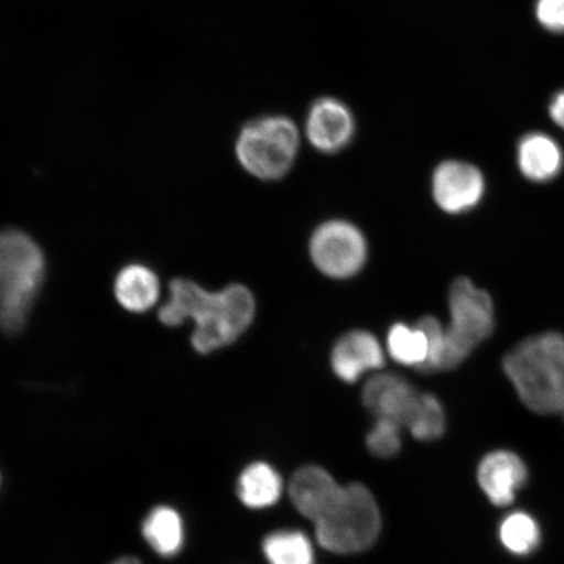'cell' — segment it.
<instances>
[{
  "mask_svg": "<svg viewBox=\"0 0 564 564\" xmlns=\"http://www.w3.org/2000/svg\"><path fill=\"white\" fill-rule=\"evenodd\" d=\"M257 302L249 288L231 284L221 291H206L195 281L174 279L169 299L159 310L166 327H181L187 319L195 324L192 345L199 355L229 347L250 328Z\"/></svg>",
  "mask_w": 564,
  "mask_h": 564,
  "instance_id": "obj_1",
  "label": "cell"
},
{
  "mask_svg": "<svg viewBox=\"0 0 564 564\" xmlns=\"http://www.w3.org/2000/svg\"><path fill=\"white\" fill-rule=\"evenodd\" d=\"M503 370L521 403L538 414L564 412V337L525 338L503 359Z\"/></svg>",
  "mask_w": 564,
  "mask_h": 564,
  "instance_id": "obj_2",
  "label": "cell"
},
{
  "mask_svg": "<svg viewBox=\"0 0 564 564\" xmlns=\"http://www.w3.org/2000/svg\"><path fill=\"white\" fill-rule=\"evenodd\" d=\"M46 274L41 246L19 229H0V329L18 335L26 326Z\"/></svg>",
  "mask_w": 564,
  "mask_h": 564,
  "instance_id": "obj_3",
  "label": "cell"
},
{
  "mask_svg": "<svg viewBox=\"0 0 564 564\" xmlns=\"http://www.w3.org/2000/svg\"><path fill=\"white\" fill-rule=\"evenodd\" d=\"M382 532V513L372 492L362 484L345 486L338 502L315 523L316 541L329 553L365 552Z\"/></svg>",
  "mask_w": 564,
  "mask_h": 564,
  "instance_id": "obj_4",
  "label": "cell"
},
{
  "mask_svg": "<svg viewBox=\"0 0 564 564\" xmlns=\"http://www.w3.org/2000/svg\"><path fill=\"white\" fill-rule=\"evenodd\" d=\"M300 130L291 118L264 116L242 127L236 156L245 171L258 180L278 181L291 172L300 151Z\"/></svg>",
  "mask_w": 564,
  "mask_h": 564,
  "instance_id": "obj_5",
  "label": "cell"
},
{
  "mask_svg": "<svg viewBox=\"0 0 564 564\" xmlns=\"http://www.w3.org/2000/svg\"><path fill=\"white\" fill-rule=\"evenodd\" d=\"M449 326L446 328V355L443 371L460 366L478 345L492 334V300L469 279L454 281L449 289Z\"/></svg>",
  "mask_w": 564,
  "mask_h": 564,
  "instance_id": "obj_6",
  "label": "cell"
},
{
  "mask_svg": "<svg viewBox=\"0 0 564 564\" xmlns=\"http://www.w3.org/2000/svg\"><path fill=\"white\" fill-rule=\"evenodd\" d=\"M310 256L326 276L349 279L362 270L368 259V242L356 225L330 220L314 231L310 239Z\"/></svg>",
  "mask_w": 564,
  "mask_h": 564,
  "instance_id": "obj_7",
  "label": "cell"
},
{
  "mask_svg": "<svg viewBox=\"0 0 564 564\" xmlns=\"http://www.w3.org/2000/svg\"><path fill=\"white\" fill-rule=\"evenodd\" d=\"M433 196L449 215H460L478 206L485 194V178L469 162L447 160L435 167Z\"/></svg>",
  "mask_w": 564,
  "mask_h": 564,
  "instance_id": "obj_8",
  "label": "cell"
},
{
  "mask_svg": "<svg viewBox=\"0 0 564 564\" xmlns=\"http://www.w3.org/2000/svg\"><path fill=\"white\" fill-rule=\"evenodd\" d=\"M356 119L347 104L334 97H322L310 108L306 137L316 151L335 154L347 148L356 135Z\"/></svg>",
  "mask_w": 564,
  "mask_h": 564,
  "instance_id": "obj_9",
  "label": "cell"
},
{
  "mask_svg": "<svg viewBox=\"0 0 564 564\" xmlns=\"http://www.w3.org/2000/svg\"><path fill=\"white\" fill-rule=\"evenodd\" d=\"M529 471L519 455L497 449L486 455L477 468V481L489 502L497 507L513 503L517 494L528 482Z\"/></svg>",
  "mask_w": 564,
  "mask_h": 564,
  "instance_id": "obj_10",
  "label": "cell"
},
{
  "mask_svg": "<svg viewBox=\"0 0 564 564\" xmlns=\"http://www.w3.org/2000/svg\"><path fill=\"white\" fill-rule=\"evenodd\" d=\"M344 488L328 470L317 465H306L295 471L288 492L295 510L316 523L334 509Z\"/></svg>",
  "mask_w": 564,
  "mask_h": 564,
  "instance_id": "obj_11",
  "label": "cell"
},
{
  "mask_svg": "<svg viewBox=\"0 0 564 564\" xmlns=\"http://www.w3.org/2000/svg\"><path fill=\"white\" fill-rule=\"evenodd\" d=\"M421 393L404 378L394 373H382L366 383L362 400L366 408L377 417L397 421L406 426Z\"/></svg>",
  "mask_w": 564,
  "mask_h": 564,
  "instance_id": "obj_12",
  "label": "cell"
},
{
  "mask_svg": "<svg viewBox=\"0 0 564 564\" xmlns=\"http://www.w3.org/2000/svg\"><path fill=\"white\" fill-rule=\"evenodd\" d=\"M384 351L378 338L366 330L344 335L330 355V368L345 383H356L366 372L382 369Z\"/></svg>",
  "mask_w": 564,
  "mask_h": 564,
  "instance_id": "obj_13",
  "label": "cell"
},
{
  "mask_svg": "<svg viewBox=\"0 0 564 564\" xmlns=\"http://www.w3.org/2000/svg\"><path fill=\"white\" fill-rule=\"evenodd\" d=\"M161 293L158 273L143 263H130L115 280L116 300L126 312L144 314L156 306Z\"/></svg>",
  "mask_w": 564,
  "mask_h": 564,
  "instance_id": "obj_14",
  "label": "cell"
},
{
  "mask_svg": "<svg viewBox=\"0 0 564 564\" xmlns=\"http://www.w3.org/2000/svg\"><path fill=\"white\" fill-rule=\"evenodd\" d=\"M518 165L529 181H552L563 167L561 147L545 133H529L518 145Z\"/></svg>",
  "mask_w": 564,
  "mask_h": 564,
  "instance_id": "obj_15",
  "label": "cell"
},
{
  "mask_svg": "<svg viewBox=\"0 0 564 564\" xmlns=\"http://www.w3.org/2000/svg\"><path fill=\"white\" fill-rule=\"evenodd\" d=\"M284 481L270 463L253 462L242 470L237 481L239 500L250 510H267L279 503Z\"/></svg>",
  "mask_w": 564,
  "mask_h": 564,
  "instance_id": "obj_16",
  "label": "cell"
},
{
  "mask_svg": "<svg viewBox=\"0 0 564 564\" xmlns=\"http://www.w3.org/2000/svg\"><path fill=\"white\" fill-rule=\"evenodd\" d=\"M141 534L147 544L164 558L178 555L186 542L181 513L171 506L154 507L141 524Z\"/></svg>",
  "mask_w": 564,
  "mask_h": 564,
  "instance_id": "obj_17",
  "label": "cell"
},
{
  "mask_svg": "<svg viewBox=\"0 0 564 564\" xmlns=\"http://www.w3.org/2000/svg\"><path fill=\"white\" fill-rule=\"evenodd\" d=\"M262 550L268 564H315L313 541L297 529L267 534Z\"/></svg>",
  "mask_w": 564,
  "mask_h": 564,
  "instance_id": "obj_18",
  "label": "cell"
},
{
  "mask_svg": "<svg viewBox=\"0 0 564 564\" xmlns=\"http://www.w3.org/2000/svg\"><path fill=\"white\" fill-rule=\"evenodd\" d=\"M500 544L512 555H531L541 545L542 533L539 521L532 514L517 511L500 521L498 529Z\"/></svg>",
  "mask_w": 564,
  "mask_h": 564,
  "instance_id": "obj_19",
  "label": "cell"
},
{
  "mask_svg": "<svg viewBox=\"0 0 564 564\" xmlns=\"http://www.w3.org/2000/svg\"><path fill=\"white\" fill-rule=\"evenodd\" d=\"M387 350L393 361L421 370L429 355L427 336L419 324L413 327L393 324L388 333Z\"/></svg>",
  "mask_w": 564,
  "mask_h": 564,
  "instance_id": "obj_20",
  "label": "cell"
},
{
  "mask_svg": "<svg viewBox=\"0 0 564 564\" xmlns=\"http://www.w3.org/2000/svg\"><path fill=\"white\" fill-rule=\"evenodd\" d=\"M406 427L417 441L432 442L442 438L446 432V413L441 401L433 394H421Z\"/></svg>",
  "mask_w": 564,
  "mask_h": 564,
  "instance_id": "obj_21",
  "label": "cell"
},
{
  "mask_svg": "<svg viewBox=\"0 0 564 564\" xmlns=\"http://www.w3.org/2000/svg\"><path fill=\"white\" fill-rule=\"evenodd\" d=\"M366 446L373 456L390 458L401 448V425L397 421L377 417L368 436Z\"/></svg>",
  "mask_w": 564,
  "mask_h": 564,
  "instance_id": "obj_22",
  "label": "cell"
},
{
  "mask_svg": "<svg viewBox=\"0 0 564 564\" xmlns=\"http://www.w3.org/2000/svg\"><path fill=\"white\" fill-rule=\"evenodd\" d=\"M417 324L426 334L429 343L426 364L420 371L426 373L443 371L444 355H446V328L432 315L423 316Z\"/></svg>",
  "mask_w": 564,
  "mask_h": 564,
  "instance_id": "obj_23",
  "label": "cell"
},
{
  "mask_svg": "<svg viewBox=\"0 0 564 564\" xmlns=\"http://www.w3.org/2000/svg\"><path fill=\"white\" fill-rule=\"evenodd\" d=\"M535 17L545 30L564 33V0H538Z\"/></svg>",
  "mask_w": 564,
  "mask_h": 564,
  "instance_id": "obj_24",
  "label": "cell"
},
{
  "mask_svg": "<svg viewBox=\"0 0 564 564\" xmlns=\"http://www.w3.org/2000/svg\"><path fill=\"white\" fill-rule=\"evenodd\" d=\"M549 112L553 121L564 130V90L553 98Z\"/></svg>",
  "mask_w": 564,
  "mask_h": 564,
  "instance_id": "obj_25",
  "label": "cell"
},
{
  "mask_svg": "<svg viewBox=\"0 0 564 564\" xmlns=\"http://www.w3.org/2000/svg\"><path fill=\"white\" fill-rule=\"evenodd\" d=\"M112 564H143L135 556H122Z\"/></svg>",
  "mask_w": 564,
  "mask_h": 564,
  "instance_id": "obj_26",
  "label": "cell"
},
{
  "mask_svg": "<svg viewBox=\"0 0 564 564\" xmlns=\"http://www.w3.org/2000/svg\"><path fill=\"white\" fill-rule=\"evenodd\" d=\"M0 485H2V477H0Z\"/></svg>",
  "mask_w": 564,
  "mask_h": 564,
  "instance_id": "obj_27",
  "label": "cell"
}]
</instances>
